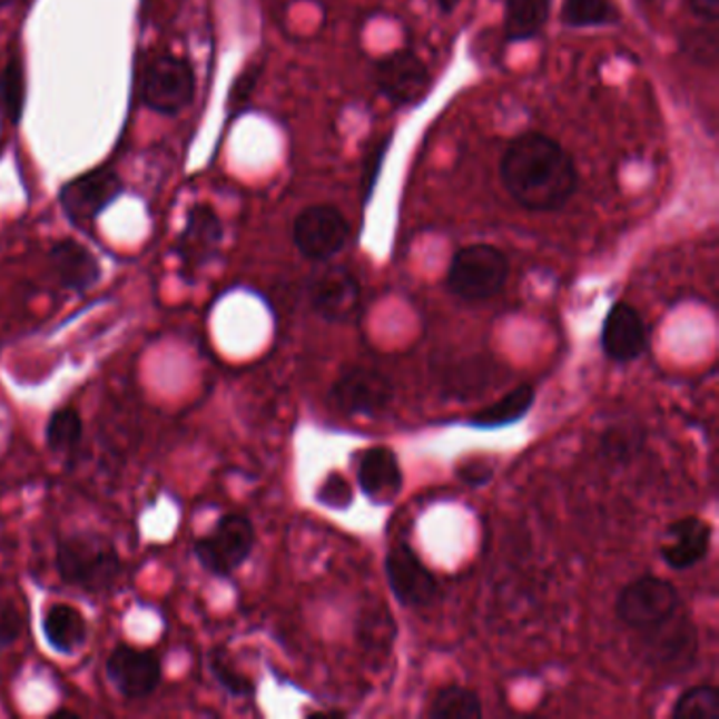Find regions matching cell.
Segmentation results:
<instances>
[{
    "mask_svg": "<svg viewBox=\"0 0 719 719\" xmlns=\"http://www.w3.org/2000/svg\"><path fill=\"white\" fill-rule=\"evenodd\" d=\"M311 304L325 321L344 323L360 311L361 285L353 273L342 266H332L311 283Z\"/></svg>",
    "mask_w": 719,
    "mask_h": 719,
    "instance_id": "4fadbf2b",
    "label": "cell"
},
{
    "mask_svg": "<svg viewBox=\"0 0 719 719\" xmlns=\"http://www.w3.org/2000/svg\"><path fill=\"white\" fill-rule=\"evenodd\" d=\"M49 260L61 285L77 294L89 292L100 280V262L79 240H58L49 252Z\"/></svg>",
    "mask_w": 719,
    "mask_h": 719,
    "instance_id": "ac0fdd59",
    "label": "cell"
},
{
    "mask_svg": "<svg viewBox=\"0 0 719 719\" xmlns=\"http://www.w3.org/2000/svg\"><path fill=\"white\" fill-rule=\"evenodd\" d=\"M534 405V388L530 384H521L506 393L502 400L492 403L490 407H483L473 418L469 420L471 426L483 429V431H494L509 424L520 422L530 407Z\"/></svg>",
    "mask_w": 719,
    "mask_h": 719,
    "instance_id": "ffe728a7",
    "label": "cell"
},
{
    "mask_svg": "<svg viewBox=\"0 0 719 719\" xmlns=\"http://www.w3.org/2000/svg\"><path fill=\"white\" fill-rule=\"evenodd\" d=\"M56 570L68 587L101 595L117 587L122 561L115 542L100 532H75L58 540Z\"/></svg>",
    "mask_w": 719,
    "mask_h": 719,
    "instance_id": "7a4b0ae2",
    "label": "cell"
},
{
    "mask_svg": "<svg viewBox=\"0 0 719 719\" xmlns=\"http://www.w3.org/2000/svg\"><path fill=\"white\" fill-rule=\"evenodd\" d=\"M357 481L361 492L374 504H391L403 487V473L395 452L388 447L367 450L357 469Z\"/></svg>",
    "mask_w": 719,
    "mask_h": 719,
    "instance_id": "e0dca14e",
    "label": "cell"
},
{
    "mask_svg": "<svg viewBox=\"0 0 719 719\" xmlns=\"http://www.w3.org/2000/svg\"><path fill=\"white\" fill-rule=\"evenodd\" d=\"M319 500L332 506H348L353 502L351 485L342 480L341 475H332L321 485Z\"/></svg>",
    "mask_w": 719,
    "mask_h": 719,
    "instance_id": "f546056e",
    "label": "cell"
},
{
    "mask_svg": "<svg viewBox=\"0 0 719 719\" xmlns=\"http://www.w3.org/2000/svg\"><path fill=\"white\" fill-rule=\"evenodd\" d=\"M683 612L680 591L659 577H641L627 587L617 598V617L624 627L640 636H650L667 627Z\"/></svg>",
    "mask_w": 719,
    "mask_h": 719,
    "instance_id": "3957f363",
    "label": "cell"
},
{
    "mask_svg": "<svg viewBox=\"0 0 719 719\" xmlns=\"http://www.w3.org/2000/svg\"><path fill=\"white\" fill-rule=\"evenodd\" d=\"M329 400L346 416L376 418L395 400V386L378 370L355 367L334 384Z\"/></svg>",
    "mask_w": 719,
    "mask_h": 719,
    "instance_id": "52a82bcc",
    "label": "cell"
},
{
    "mask_svg": "<svg viewBox=\"0 0 719 719\" xmlns=\"http://www.w3.org/2000/svg\"><path fill=\"white\" fill-rule=\"evenodd\" d=\"M673 719H718L719 695L713 686H697L681 695L673 711Z\"/></svg>",
    "mask_w": 719,
    "mask_h": 719,
    "instance_id": "484cf974",
    "label": "cell"
},
{
    "mask_svg": "<svg viewBox=\"0 0 719 719\" xmlns=\"http://www.w3.org/2000/svg\"><path fill=\"white\" fill-rule=\"evenodd\" d=\"M509 279V260L494 245H469L454 256L447 289L460 301L481 302L496 296Z\"/></svg>",
    "mask_w": 719,
    "mask_h": 719,
    "instance_id": "277c9868",
    "label": "cell"
},
{
    "mask_svg": "<svg viewBox=\"0 0 719 719\" xmlns=\"http://www.w3.org/2000/svg\"><path fill=\"white\" fill-rule=\"evenodd\" d=\"M122 195V181L110 167H98L75 180L66 181L60 203L70 220L91 221Z\"/></svg>",
    "mask_w": 719,
    "mask_h": 719,
    "instance_id": "30bf717a",
    "label": "cell"
},
{
    "mask_svg": "<svg viewBox=\"0 0 719 719\" xmlns=\"http://www.w3.org/2000/svg\"><path fill=\"white\" fill-rule=\"evenodd\" d=\"M551 0H506L504 2V37L530 40L539 37L549 20Z\"/></svg>",
    "mask_w": 719,
    "mask_h": 719,
    "instance_id": "44dd1931",
    "label": "cell"
},
{
    "mask_svg": "<svg viewBox=\"0 0 719 719\" xmlns=\"http://www.w3.org/2000/svg\"><path fill=\"white\" fill-rule=\"evenodd\" d=\"M197 89L193 66L176 56H160L150 61L141 77V101L162 117L181 112Z\"/></svg>",
    "mask_w": 719,
    "mask_h": 719,
    "instance_id": "8992f818",
    "label": "cell"
},
{
    "mask_svg": "<svg viewBox=\"0 0 719 719\" xmlns=\"http://www.w3.org/2000/svg\"><path fill=\"white\" fill-rule=\"evenodd\" d=\"M711 525L699 518H683L664 532L667 542L660 549L662 561L673 570H688L707 558L711 546Z\"/></svg>",
    "mask_w": 719,
    "mask_h": 719,
    "instance_id": "2e32d148",
    "label": "cell"
},
{
    "mask_svg": "<svg viewBox=\"0 0 719 719\" xmlns=\"http://www.w3.org/2000/svg\"><path fill=\"white\" fill-rule=\"evenodd\" d=\"M26 68L20 56H11L0 70V104L7 119L13 125L20 122L26 106Z\"/></svg>",
    "mask_w": 719,
    "mask_h": 719,
    "instance_id": "cb8c5ba5",
    "label": "cell"
},
{
    "mask_svg": "<svg viewBox=\"0 0 719 719\" xmlns=\"http://www.w3.org/2000/svg\"><path fill=\"white\" fill-rule=\"evenodd\" d=\"M209 669L228 695H233V697H252L254 695V683L245 676H240L239 671H235L230 660L226 659L224 650H216L209 657Z\"/></svg>",
    "mask_w": 719,
    "mask_h": 719,
    "instance_id": "4316f807",
    "label": "cell"
},
{
    "mask_svg": "<svg viewBox=\"0 0 719 719\" xmlns=\"http://www.w3.org/2000/svg\"><path fill=\"white\" fill-rule=\"evenodd\" d=\"M690 9L700 21L716 23L719 20V0H690Z\"/></svg>",
    "mask_w": 719,
    "mask_h": 719,
    "instance_id": "1f68e13d",
    "label": "cell"
},
{
    "mask_svg": "<svg viewBox=\"0 0 719 719\" xmlns=\"http://www.w3.org/2000/svg\"><path fill=\"white\" fill-rule=\"evenodd\" d=\"M376 85L393 104H416L426 96L431 75L414 51L401 49L376 63Z\"/></svg>",
    "mask_w": 719,
    "mask_h": 719,
    "instance_id": "7c38bea8",
    "label": "cell"
},
{
    "mask_svg": "<svg viewBox=\"0 0 719 719\" xmlns=\"http://www.w3.org/2000/svg\"><path fill=\"white\" fill-rule=\"evenodd\" d=\"M294 243L304 258L332 260L348 239V221L332 205H313L294 221Z\"/></svg>",
    "mask_w": 719,
    "mask_h": 719,
    "instance_id": "ba28073f",
    "label": "cell"
},
{
    "mask_svg": "<svg viewBox=\"0 0 719 719\" xmlns=\"http://www.w3.org/2000/svg\"><path fill=\"white\" fill-rule=\"evenodd\" d=\"M106 678L125 699L150 697L162 680V664L155 652L138 650L129 643H119L104 664Z\"/></svg>",
    "mask_w": 719,
    "mask_h": 719,
    "instance_id": "9c48e42d",
    "label": "cell"
},
{
    "mask_svg": "<svg viewBox=\"0 0 719 719\" xmlns=\"http://www.w3.org/2000/svg\"><path fill=\"white\" fill-rule=\"evenodd\" d=\"M500 178L509 195L532 211H555L572 199L579 174L560 141L544 134H523L500 160Z\"/></svg>",
    "mask_w": 719,
    "mask_h": 719,
    "instance_id": "6da1fadb",
    "label": "cell"
},
{
    "mask_svg": "<svg viewBox=\"0 0 719 719\" xmlns=\"http://www.w3.org/2000/svg\"><path fill=\"white\" fill-rule=\"evenodd\" d=\"M0 2H2V0H0Z\"/></svg>",
    "mask_w": 719,
    "mask_h": 719,
    "instance_id": "e575fe53",
    "label": "cell"
},
{
    "mask_svg": "<svg viewBox=\"0 0 719 719\" xmlns=\"http://www.w3.org/2000/svg\"><path fill=\"white\" fill-rule=\"evenodd\" d=\"M42 633L47 643L63 657L77 654L87 641V620L70 603H51L42 614Z\"/></svg>",
    "mask_w": 719,
    "mask_h": 719,
    "instance_id": "d6986e66",
    "label": "cell"
},
{
    "mask_svg": "<svg viewBox=\"0 0 719 719\" xmlns=\"http://www.w3.org/2000/svg\"><path fill=\"white\" fill-rule=\"evenodd\" d=\"M45 440L53 454H72L82 441V418L79 410L72 405L58 407L47 420Z\"/></svg>",
    "mask_w": 719,
    "mask_h": 719,
    "instance_id": "7402d4cb",
    "label": "cell"
},
{
    "mask_svg": "<svg viewBox=\"0 0 719 719\" xmlns=\"http://www.w3.org/2000/svg\"><path fill=\"white\" fill-rule=\"evenodd\" d=\"M256 544L254 523L239 513H228L214 530L195 542V558L200 568L214 577H233L249 560Z\"/></svg>",
    "mask_w": 719,
    "mask_h": 719,
    "instance_id": "5b68a950",
    "label": "cell"
},
{
    "mask_svg": "<svg viewBox=\"0 0 719 719\" xmlns=\"http://www.w3.org/2000/svg\"><path fill=\"white\" fill-rule=\"evenodd\" d=\"M26 619L13 601L0 600V652L20 640Z\"/></svg>",
    "mask_w": 719,
    "mask_h": 719,
    "instance_id": "83f0119b",
    "label": "cell"
},
{
    "mask_svg": "<svg viewBox=\"0 0 719 719\" xmlns=\"http://www.w3.org/2000/svg\"><path fill=\"white\" fill-rule=\"evenodd\" d=\"M619 20L612 0H563L561 21L570 28H595Z\"/></svg>",
    "mask_w": 719,
    "mask_h": 719,
    "instance_id": "d4e9b609",
    "label": "cell"
},
{
    "mask_svg": "<svg viewBox=\"0 0 719 719\" xmlns=\"http://www.w3.org/2000/svg\"><path fill=\"white\" fill-rule=\"evenodd\" d=\"M437 4L443 13H452L459 7L460 0H437Z\"/></svg>",
    "mask_w": 719,
    "mask_h": 719,
    "instance_id": "d6a6232c",
    "label": "cell"
},
{
    "mask_svg": "<svg viewBox=\"0 0 719 719\" xmlns=\"http://www.w3.org/2000/svg\"><path fill=\"white\" fill-rule=\"evenodd\" d=\"M646 323L640 311L627 302L614 304L601 327V348L605 357L617 363L636 361L646 351Z\"/></svg>",
    "mask_w": 719,
    "mask_h": 719,
    "instance_id": "5bb4252c",
    "label": "cell"
},
{
    "mask_svg": "<svg viewBox=\"0 0 719 719\" xmlns=\"http://www.w3.org/2000/svg\"><path fill=\"white\" fill-rule=\"evenodd\" d=\"M384 572L393 595L407 608H424L437 595V579L405 542L388 549Z\"/></svg>",
    "mask_w": 719,
    "mask_h": 719,
    "instance_id": "8fae6325",
    "label": "cell"
},
{
    "mask_svg": "<svg viewBox=\"0 0 719 719\" xmlns=\"http://www.w3.org/2000/svg\"><path fill=\"white\" fill-rule=\"evenodd\" d=\"M426 716L433 719H475L483 716L481 700L473 690L450 686L431 700Z\"/></svg>",
    "mask_w": 719,
    "mask_h": 719,
    "instance_id": "603a6c76",
    "label": "cell"
},
{
    "mask_svg": "<svg viewBox=\"0 0 719 719\" xmlns=\"http://www.w3.org/2000/svg\"><path fill=\"white\" fill-rule=\"evenodd\" d=\"M224 230L216 211L209 205H197L190 209L186 228L176 245V254L188 273H195L203 264L211 260L220 247Z\"/></svg>",
    "mask_w": 719,
    "mask_h": 719,
    "instance_id": "9a60e30c",
    "label": "cell"
},
{
    "mask_svg": "<svg viewBox=\"0 0 719 719\" xmlns=\"http://www.w3.org/2000/svg\"><path fill=\"white\" fill-rule=\"evenodd\" d=\"M77 718V713H72V711H68V709H60V711H53L51 713V718Z\"/></svg>",
    "mask_w": 719,
    "mask_h": 719,
    "instance_id": "836d02e7",
    "label": "cell"
},
{
    "mask_svg": "<svg viewBox=\"0 0 719 719\" xmlns=\"http://www.w3.org/2000/svg\"><path fill=\"white\" fill-rule=\"evenodd\" d=\"M258 75H260V70H258V68H256V70L252 68V70H247V72L237 80V85H235V89H233V96H230V104H233V106H245V101L249 98V93L254 91V85H256V80H258Z\"/></svg>",
    "mask_w": 719,
    "mask_h": 719,
    "instance_id": "4dcf8cb0",
    "label": "cell"
},
{
    "mask_svg": "<svg viewBox=\"0 0 719 719\" xmlns=\"http://www.w3.org/2000/svg\"><path fill=\"white\" fill-rule=\"evenodd\" d=\"M688 56H692L695 60L702 61V63H709V61L716 60V53H718V37L713 30H699V32H692L688 37V47H686Z\"/></svg>",
    "mask_w": 719,
    "mask_h": 719,
    "instance_id": "f1b7e54d",
    "label": "cell"
}]
</instances>
